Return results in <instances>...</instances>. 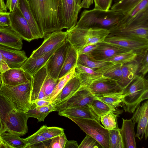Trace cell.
Segmentation results:
<instances>
[{
  "instance_id": "cell-1",
  "label": "cell",
  "mask_w": 148,
  "mask_h": 148,
  "mask_svg": "<svg viewBox=\"0 0 148 148\" xmlns=\"http://www.w3.org/2000/svg\"><path fill=\"white\" fill-rule=\"evenodd\" d=\"M42 38L62 31L58 17L59 0H27Z\"/></svg>"
},
{
  "instance_id": "cell-2",
  "label": "cell",
  "mask_w": 148,
  "mask_h": 148,
  "mask_svg": "<svg viewBox=\"0 0 148 148\" xmlns=\"http://www.w3.org/2000/svg\"><path fill=\"white\" fill-rule=\"evenodd\" d=\"M29 118L25 112L17 110L9 99L0 91V119L2 130L19 136L28 131L27 122Z\"/></svg>"
},
{
  "instance_id": "cell-3",
  "label": "cell",
  "mask_w": 148,
  "mask_h": 148,
  "mask_svg": "<svg viewBox=\"0 0 148 148\" xmlns=\"http://www.w3.org/2000/svg\"><path fill=\"white\" fill-rule=\"evenodd\" d=\"M124 14L111 10L106 11L94 8L85 10L82 13L75 27L80 28H98L107 29L117 24Z\"/></svg>"
},
{
  "instance_id": "cell-4",
  "label": "cell",
  "mask_w": 148,
  "mask_h": 148,
  "mask_svg": "<svg viewBox=\"0 0 148 148\" xmlns=\"http://www.w3.org/2000/svg\"><path fill=\"white\" fill-rule=\"evenodd\" d=\"M121 92L125 111L133 113L140 103L148 98V81L143 76L136 74Z\"/></svg>"
},
{
  "instance_id": "cell-5",
  "label": "cell",
  "mask_w": 148,
  "mask_h": 148,
  "mask_svg": "<svg viewBox=\"0 0 148 148\" xmlns=\"http://www.w3.org/2000/svg\"><path fill=\"white\" fill-rule=\"evenodd\" d=\"M66 31L67 39L78 51L87 46L104 41L110 33L106 29L80 28L75 26Z\"/></svg>"
},
{
  "instance_id": "cell-6",
  "label": "cell",
  "mask_w": 148,
  "mask_h": 148,
  "mask_svg": "<svg viewBox=\"0 0 148 148\" xmlns=\"http://www.w3.org/2000/svg\"><path fill=\"white\" fill-rule=\"evenodd\" d=\"M32 81L16 86L8 85L1 83L0 91L17 110L26 112L30 109L32 104L30 101Z\"/></svg>"
},
{
  "instance_id": "cell-7",
  "label": "cell",
  "mask_w": 148,
  "mask_h": 148,
  "mask_svg": "<svg viewBox=\"0 0 148 148\" xmlns=\"http://www.w3.org/2000/svg\"><path fill=\"white\" fill-rule=\"evenodd\" d=\"M83 131L96 140L103 148H109V131L93 119L69 116Z\"/></svg>"
},
{
  "instance_id": "cell-8",
  "label": "cell",
  "mask_w": 148,
  "mask_h": 148,
  "mask_svg": "<svg viewBox=\"0 0 148 148\" xmlns=\"http://www.w3.org/2000/svg\"><path fill=\"white\" fill-rule=\"evenodd\" d=\"M81 8L75 0H59L58 15L62 29L69 30L76 26Z\"/></svg>"
},
{
  "instance_id": "cell-9",
  "label": "cell",
  "mask_w": 148,
  "mask_h": 148,
  "mask_svg": "<svg viewBox=\"0 0 148 148\" xmlns=\"http://www.w3.org/2000/svg\"><path fill=\"white\" fill-rule=\"evenodd\" d=\"M85 86L96 96L121 92L123 89L116 81L102 75L90 80Z\"/></svg>"
},
{
  "instance_id": "cell-10",
  "label": "cell",
  "mask_w": 148,
  "mask_h": 148,
  "mask_svg": "<svg viewBox=\"0 0 148 148\" xmlns=\"http://www.w3.org/2000/svg\"><path fill=\"white\" fill-rule=\"evenodd\" d=\"M96 97V96L92 94L87 87L82 86L68 100L54 107L56 109V111L58 112L72 107H84L92 110L91 103Z\"/></svg>"
},
{
  "instance_id": "cell-11",
  "label": "cell",
  "mask_w": 148,
  "mask_h": 148,
  "mask_svg": "<svg viewBox=\"0 0 148 148\" xmlns=\"http://www.w3.org/2000/svg\"><path fill=\"white\" fill-rule=\"evenodd\" d=\"M70 44L66 38L49 58L45 65L47 75L56 80H58Z\"/></svg>"
},
{
  "instance_id": "cell-12",
  "label": "cell",
  "mask_w": 148,
  "mask_h": 148,
  "mask_svg": "<svg viewBox=\"0 0 148 148\" xmlns=\"http://www.w3.org/2000/svg\"><path fill=\"white\" fill-rule=\"evenodd\" d=\"M104 41L132 50L137 54L148 49V39L143 38L108 35Z\"/></svg>"
},
{
  "instance_id": "cell-13",
  "label": "cell",
  "mask_w": 148,
  "mask_h": 148,
  "mask_svg": "<svg viewBox=\"0 0 148 148\" xmlns=\"http://www.w3.org/2000/svg\"><path fill=\"white\" fill-rule=\"evenodd\" d=\"M66 31H56L47 34L44 37L42 44L34 50L30 57L35 58L46 54L60 45L66 38Z\"/></svg>"
},
{
  "instance_id": "cell-14",
  "label": "cell",
  "mask_w": 148,
  "mask_h": 148,
  "mask_svg": "<svg viewBox=\"0 0 148 148\" xmlns=\"http://www.w3.org/2000/svg\"><path fill=\"white\" fill-rule=\"evenodd\" d=\"M10 26L23 40L30 42L35 39L27 21L18 8L10 12Z\"/></svg>"
},
{
  "instance_id": "cell-15",
  "label": "cell",
  "mask_w": 148,
  "mask_h": 148,
  "mask_svg": "<svg viewBox=\"0 0 148 148\" xmlns=\"http://www.w3.org/2000/svg\"><path fill=\"white\" fill-rule=\"evenodd\" d=\"M109 30L110 35L148 39V24L130 23L121 27L114 26Z\"/></svg>"
},
{
  "instance_id": "cell-16",
  "label": "cell",
  "mask_w": 148,
  "mask_h": 148,
  "mask_svg": "<svg viewBox=\"0 0 148 148\" xmlns=\"http://www.w3.org/2000/svg\"><path fill=\"white\" fill-rule=\"evenodd\" d=\"M97 44L96 48L88 56L96 61H104L119 54L130 51L127 49L104 41Z\"/></svg>"
},
{
  "instance_id": "cell-17",
  "label": "cell",
  "mask_w": 148,
  "mask_h": 148,
  "mask_svg": "<svg viewBox=\"0 0 148 148\" xmlns=\"http://www.w3.org/2000/svg\"><path fill=\"white\" fill-rule=\"evenodd\" d=\"M133 113L131 119L134 123H137L136 137L140 140L145 136L146 140L148 135V101L138 107Z\"/></svg>"
},
{
  "instance_id": "cell-18",
  "label": "cell",
  "mask_w": 148,
  "mask_h": 148,
  "mask_svg": "<svg viewBox=\"0 0 148 148\" xmlns=\"http://www.w3.org/2000/svg\"><path fill=\"white\" fill-rule=\"evenodd\" d=\"M32 76L20 68L10 69L1 73L2 83L9 86H16L32 81Z\"/></svg>"
},
{
  "instance_id": "cell-19",
  "label": "cell",
  "mask_w": 148,
  "mask_h": 148,
  "mask_svg": "<svg viewBox=\"0 0 148 148\" xmlns=\"http://www.w3.org/2000/svg\"><path fill=\"white\" fill-rule=\"evenodd\" d=\"M0 51L10 69L20 68L27 59L24 50L0 45Z\"/></svg>"
},
{
  "instance_id": "cell-20",
  "label": "cell",
  "mask_w": 148,
  "mask_h": 148,
  "mask_svg": "<svg viewBox=\"0 0 148 148\" xmlns=\"http://www.w3.org/2000/svg\"><path fill=\"white\" fill-rule=\"evenodd\" d=\"M81 86L80 78L78 75L75 73V75L69 80L53 101L51 102V104L55 107L62 103L74 94Z\"/></svg>"
},
{
  "instance_id": "cell-21",
  "label": "cell",
  "mask_w": 148,
  "mask_h": 148,
  "mask_svg": "<svg viewBox=\"0 0 148 148\" xmlns=\"http://www.w3.org/2000/svg\"><path fill=\"white\" fill-rule=\"evenodd\" d=\"M47 75L45 65L32 76L30 98L32 103L37 99L47 100L44 91L43 85L44 81Z\"/></svg>"
},
{
  "instance_id": "cell-22",
  "label": "cell",
  "mask_w": 148,
  "mask_h": 148,
  "mask_svg": "<svg viewBox=\"0 0 148 148\" xmlns=\"http://www.w3.org/2000/svg\"><path fill=\"white\" fill-rule=\"evenodd\" d=\"M23 40L10 26L0 27V45L21 50L23 47Z\"/></svg>"
},
{
  "instance_id": "cell-23",
  "label": "cell",
  "mask_w": 148,
  "mask_h": 148,
  "mask_svg": "<svg viewBox=\"0 0 148 148\" xmlns=\"http://www.w3.org/2000/svg\"><path fill=\"white\" fill-rule=\"evenodd\" d=\"M62 44L49 52L41 56L35 58L29 57L27 58L20 68L27 73L33 76L45 65L49 58Z\"/></svg>"
},
{
  "instance_id": "cell-24",
  "label": "cell",
  "mask_w": 148,
  "mask_h": 148,
  "mask_svg": "<svg viewBox=\"0 0 148 148\" xmlns=\"http://www.w3.org/2000/svg\"><path fill=\"white\" fill-rule=\"evenodd\" d=\"M123 120L120 133L124 145V148H136V147L134 131L135 123L131 119Z\"/></svg>"
},
{
  "instance_id": "cell-25",
  "label": "cell",
  "mask_w": 148,
  "mask_h": 148,
  "mask_svg": "<svg viewBox=\"0 0 148 148\" xmlns=\"http://www.w3.org/2000/svg\"><path fill=\"white\" fill-rule=\"evenodd\" d=\"M18 8L27 21L35 39L42 38V36L38 25L31 12L27 0H19Z\"/></svg>"
},
{
  "instance_id": "cell-26",
  "label": "cell",
  "mask_w": 148,
  "mask_h": 148,
  "mask_svg": "<svg viewBox=\"0 0 148 148\" xmlns=\"http://www.w3.org/2000/svg\"><path fill=\"white\" fill-rule=\"evenodd\" d=\"M60 116L68 117H73L90 119L100 123V117L91 109L81 107H72L58 112Z\"/></svg>"
},
{
  "instance_id": "cell-27",
  "label": "cell",
  "mask_w": 148,
  "mask_h": 148,
  "mask_svg": "<svg viewBox=\"0 0 148 148\" xmlns=\"http://www.w3.org/2000/svg\"><path fill=\"white\" fill-rule=\"evenodd\" d=\"M78 56V51L70 43L58 80L76 67Z\"/></svg>"
},
{
  "instance_id": "cell-28",
  "label": "cell",
  "mask_w": 148,
  "mask_h": 148,
  "mask_svg": "<svg viewBox=\"0 0 148 148\" xmlns=\"http://www.w3.org/2000/svg\"><path fill=\"white\" fill-rule=\"evenodd\" d=\"M148 9V0H142L130 11L124 14L122 19L115 26H121L129 23Z\"/></svg>"
},
{
  "instance_id": "cell-29",
  "label": "cell",
  "mask_w": 148,
  "mask_h": 148,
  "mask_svg": "<svg viewBox=\"0 0 148 148\" xmlns=\"http://www.w3.org/2000/svg\"><path fill=\"white\" fill-rule=\"evenodd\" d=\"M122 65L121 64L113 63L97 69L95 71L103 76L116 81L122 87L123 79L121 70Z\"/></svg>"
},
{
  "instance_id": "cell-30",
  "label": "cell",
  "mask_w": 148,
  "mask_h": 148,
  "mask_svg": "<svg viewBox=\"0 0 148 148\" xmlns=\"http://www.w3.org/2000/svg\"><path fill=\"white\" fill-rule=\"evenodd\" d=\"M30 110L26 112L28 117L37 119L38 121H44L46 117L50 112L56 111V109L51 104L44 106H38L34 103H32Z\"/></svg>"
},
{
  "instance_id": "cell-31",
  "label": "cell",
  "mask_w": 148,
  "mask_h": 148,
  "mask_svg": "<svg viewBox=\"0 0 148 148\" xmlns=\"http://www.w3.org/2000/svg\"><path fill=\"white\" fill-rule=\"evenodd\" d=\"M139 64L137 60L122 65V87L123 88L132 79L138 72Z\"/></svg>"
},
{
  "instance_id": "cell-32",
  "label": "cell",
  "mask_w": 148,
  "mask_h": 148,
  "mask_svg": "<svg viewBox=\"0 0 148 148\" xmlns=\"http://www.w3.org/2000/svg\"><path fill=\"white\" fill-rule=\"evenodd\" d=\"M12 133L5 132L0 134L2 142L10 148H26L27 144L24 138Z\"/></svg>"
},
{
  "instance_id": "cell-33",
  "label": "cell",
  "mask_w": 148,
  "mask_h": 148,
  "mask_svg": "<svg viewBox=\"0 0 148 148\" xmlns=\"http://www.w3.org/2000/svg\"><path fill=\"white\" fill-rule=\"evenodd\" d=\"M113 63L109 61L95 60L84 54L79 55L77 61V64L89 68L95 71Z\"/></svg>"
},
{
  "instance_id": "cell-34",
  "label": "cell",
  "mask_w": 148,
  "mask_h": 148,
  "mask_svg": "<svg viewBox=\"0 0 148 148\" xmlns=\"http://www.w3.org/2000/svg\"><path fill=\"white\" fill-rule=\"evenodd\" d=\"M93 111L100 117L107 114H114L116 111L115 109L110 106L99 99L97 97L94 99L91 103Z\"/></svg>"
},
{
  "instance_id": "cell-35",
  "label": "cell",
  "mask_w": 148,
  "mask_h": 148,
  "mask_svg": "<svg viewBox=\"0 0 148 148\" xmlns=\"http://www.w3.org/2000/svg\"><path fill=\"white\" fill-rule=\"evenodd\" d=\"M96 96L100 100L114 109L118 107L122 103L123 98L122 92L112 93Z\"/></svg>"
},
{
  "instance_id": "cell-36",
  "label": "cell",
  "mask_w": 148,
  "mask_h": 148,
  "mask_svg": "<svg viewBox=\"0 0 148 148\" xmlns=\"http://www.w3.org/2000/svg\"><path fill=\"white\" fill-rule=\"evenodd\" d=\"M142 0H120L114 3L110 10L123 14L127 12Z\"/></svg>"
},
{
  "instance_id": "cell-37",
  "label": "cell",
  "mask_w": 148,
  "mask_h": 148,
  "mask_svg": "<svg viewBox=\"0 0 148 148\" xmlns=\"http://www.w3.org/2000/svg\"><path fill=\"white\" fill-rule=\"evenodd\" d=\"M137 54L132 50L121 53L104 61H109L115 64H124L136 60Z\"/></svg>"
},
{
  "instance_id": "cell-38",
  "label": "cell",
  "mask_w": 148,
  "mask_h": 148,
  "mask_svg": "<svg viewBox=\"0 0 148 148\" xmlns=\"http://www.w3.org/2000/svg\"><path fill=\"white\" fill-rule=\"evenodd\" d=\"M75 68L58 80L53 91L49 96L48 101L52 102L69 80L75 75Z\"/></svg>"
},
{
  "instance_id": "cell-39",
  "label": "cell",
  "mask_w": 148,
  "mask_h": 148,
  "mask_svg": "<svg viewBox=\"0 0 148 148\" xmlns=\"http://www.w3.org/2000/svg\"><path fill=\"white\" fill-rule=\"evenodd\" d=\"M24 139L27 144L26 148H42L45 142L51 139L45 138L40 134L38 131Z\"/></svg>"
},
{
  "instance_id": "cell-40",
  "label": "cell",
  "mask_w": 148,
  "mask_h": 148,
  "mask_svg": "<svg viewBox=\"0 0 148 148\" xmlns=\"http://www.w3.org/2000/svg\"><path fill=\"white\" fill-rule=\"evenodd\" d=\"M120 129L118 127L109 130V148H124Z\"/></svg>"
},
{
  "instance_id": "cell-41",
  "label": "cell",
  "mask_w": 148,
  "mask_h": 148,
  "mask_svg": "<svg viewBox=\"0 0 148 148\" xmlns=\"http://www.w3.org/2000/svg\"><path fill=\"white\" fill-rule=\"evenodd\" d=\"M38 131L41 135L49 139L64 133V129L62 128L56 127H48L45 125Z\"/></svg>"
},
{
  "instance_id": "cell-42",
  "label": "cell",
  "mask_w": 148,
  "mask_h": 148,
  "mask_svg": "<svg viewBox=\"0 0 148 148\" xmlns=\"http://www.w3.org/2000/svg\"><path fill=\"white\" fill-rule=\"evenodd\" d=\"M137 59L139 66L138 72L144 76L148 71V49L138 54Z\"/></svg>"
},
{
  "instance_id": "cell-43",
  "label": "cell",
  "mask_w": 148,
  "mask_h": 148,
  "mask_svg": "<svg viewBox=\"0 0 148 148\" xmlns=\"http://www.w3.org/2000/svg\"><path fill=\"white\" fill-rule=\"evenodd\" d=\"M100 120L104 127L108 130L118 127L116 115L115 114H104L100 117Z\"/></svg>"
},
{
  "instance_id": "cell-44",
  "label": "cell",
  "mask_w": 148,
  "mask_h": 148,
  "mask_svg": "<svg viewBox=\"0 0 148 148\" xmlns=\"http://www.w3.org/2000/svg\"><path fill=\"white\" fill-rule=\"evenodd\" d=\"M76 73L82 74L91 79H94L102 75L92 69L79 64H77L75 68Z\"/></svg>"
},
{
  "instance_id": "cell-45",
  "label": "cell",
  "mask_w": 148,
  "mask_h": 148,
  "mask_svg": "<svg viewBox=\"0 0 148 148\" xmlns=\"http://www.w3.org/2000/svg\"><path fill=\"white\" fill-rule=\"evenodd\" d=\"M58 80L55 79L48 75L44 82L43 90L44 93L47 97V100L53 91Z\"/></svg>"
},
{
  "instance_id": "cell-46",
  "label": "cell",
  "mask_w": 148,
  "mask_h": 148,
  "mask_svg": "<svg viewBox=\"0 0 148 148\" xmlns=\"http://www.w3.org/2000/svg\"><path fill=\"white\" fill-rule=\"evenodd\" d=\"M100 148L102 147L99 142L87 134L78 147V148Z\"/></svg>"
},
{
  "instance_id": "cell-47",
  "label": "cell",
  "mask_w": 148,
  "mask_h": 148,
  "mask_svg": "<svg viewBox=\"0 0 148 148\" xmlns=\"http://www.w3.org/2000/svg\"><path fill=\"white\" fill-rule=\"evenodd\" d=\"M67 140L65 134L64 133L51 139L49 148H64Z\"/></svg>"
},
{
  "instance_id": "cell-48",
  "label": "cell",
  "mask_w": 148,
  "mask_h": 148,
  "mask_svg": "<svg viewBox=\"0 0 148 148\" xmlns=\"http://www.w3.org/2000/svg\"><path fill=\"white\" fill-rule=\"evenodd\" d=\"M95 9L104 10H110L112 6L113 0H93Z\"/></svg>"
},
{
  "instance_id": "cell-49",
  "label": "cell",
  "mask_w": 148,
  "mask_h": 148,
  "mask_svg": "<svg viewBox=\"0 0 148 148\" xmlns=\"http://www.w3.org/2000/svg\"><path fill=\"white\" fill-rule=\"evenodd\" d=\"M10 12H0V27L8 26L10 25Z\"/></svg>"
},
{
  "instance_id": "cell-50",
  "label": "cell",
  "mask_w": 148,
  "mask_h": 148,
  "mask_svg": "<svg viewBox=\"0 0 148 148\" xmlns=\"http://www.w3.org/2000/svg\"><path fill=\"white\" fill-rule=\"evenodd\" d=\"M97 44H95L87 46L78 51V55L80 54H84L88 56L90 55L92 52L97 46Z\"/></svg>"
},
{
  "instance_id": "cell-51",
  "label": "cell",
  "mask_w": 148,
  "mask_h": 148,
  "mask_svg": "<svg viewBox=\"0 0 148 148\" xmlns=\"http://www.w3.org/2000/svg\"><path fill=\"white\" fill-rule=\"evenodd\" d=\"M19 0H6V5L10 12L15 10L18 8Z\"/></svg>"
},
{
  "instance_id": "cell-52",
  "label": "cell",
  "mask_w": 148,
  "mask_h": 148,
  "mask_svg": "<svg viewBox=\"0 0 148 148\" xmlns=\"http://www.w3.org/2000/svg\"><path fill=\"white\" fill-rule=\"evenodd\" d=\"M81 8H88L93 3V0H75Z\"/></svg>"
},
{
  "instance_id": "cell-53",
  "label": "cell",
  "mask_w": 148,
  "mask_h": 148,
  "mask_svg": "<svg viewBox=\"0 0 148 148\" xmlns=\"http://www.w3.org/2000/svg\"><path fill=\"white\" fill-rule=\"evenodd\" d=\"M10 69L0 51V73H3Z\"/></svg>"
},
{
  "instance_id": "cell-54",
  "label": "cell",
  "mask_w": 148,
  "mask_h": 148,
  "mask_svg": "<svg viewBox=\"0 0 148 148\" xmlns=\"http://www.w3.org/2000/svg\"><path fill=\"white\" fill-rule=\"evenodd\" d=\"M38 106H44L51 104L50 101L43 99H37L33 103Z\"/></svg>"
},
{
  "instance_id": "cell-55",
  "label": "cell",
  "mask_w": 148,
  "mask_h": 148,
  "mask_svg": "<svg viewBox=\"0 0 148 148\" xmlns=\"http://www.w3.org/2000/svg\"><path fill=\"white\" fill-rule=\"evenodd\" d=\"M79 145L76 141L67 140L64 148H78Z\"/></svg>"
},
{
  "instance_id": "cell-56",
  "label": "cell",
  "mask_w": 148,
  "mask_h": 148,
  "mask_svg": "<svg viewBox=\"0 0 148 148\" xmlns=\"http://www.w3.org/2000/svg\"><path fill=\"white\" fill-rule=\"evenodd\" d=\"M7 8L4 0H0V12H7Z\"/></svg>"
},
{
  "instance_id": "cell-57",
  "label": "cell",
  "mask_w": 148,
  "mask_h": 148,
  "mask_svg": "<svg viewBox=\"0 0 148 148\" xmlns=\"http://www.w3.org/2000/svg\"><path fill=\"white\" fill-rule=\"evenodd\" d=\"M10 148L9 146L7 145L5 143H3L2 142V143L0 145V148Z\"/></svg>"
},
{
  "instance_id": "cell-58",
  "label": "cell",
  "mask_w": 148,
  "mask_h": 148,
  "mask_svg": "<svg viewBox=\"0 0 148 148\" xmlns=\"http://www.w3.org/2000/svg\"><path fill=\"white\" fill-rule=\"evenodd\" d=\"M2 130V124L1 123V119H0V130H1L0 132Z\"/></svg>"
},
{
  "instance_id": "cell-59",
  "label": "cell",
  "mask_w": 148,
  "mask_h": 148,
  "mask_svg": "<svg viewBox=\"0 0 148 148\" xmlns=\"http://www.w3.org/2000/svg\"><path fill=\"white\" fill-rule=\"evenodd\" d=\"M120 0H113L114 3H116Z\"/></svg>"
},
{
  "instance_id": "cell-60",
  "label": "cell",
  "mask_w": 148,
  "mask_h": 148,
  "mask_svg": "<svg viewBox=\"0 0 148 148\" xmlns=\"http://www.w3.org/2000/svg\"><path fill=\"white\" fill-rule=\"evenodd\" d=\"M2 82L1 78V73H0V86L1 85V84Z\"/></svg>"
},
{
  "instance_id": "cell-61",
  "label": "cell",
  "mask_w": 148,
  "mask_h": 148,
  "mask_svg": "<svg viewBox=\"0 0 148 148\" xmlns=\"http://www.w3.org/2000/svg\"><path fill=\"white\" fill-rule=\"evenodd\" d=\"M2 143V141L1 140V138L0 137V145L1 144V143Z\"/></svg>"
},
{
  "instance_id": "cell-62",
  "label": "cell",
  "mask_w": 148,
  "mask_h": 148,
  "mask_svg": "<svg viewBox=\"0 0 148 148\" xmlns=\"http://www.w3.org/2000/svg\"><path fill=\"white\" fill-rule=\"evenodd\" d=\"M1 130H0V132Z\"/></svg>"
}]
</instances>
